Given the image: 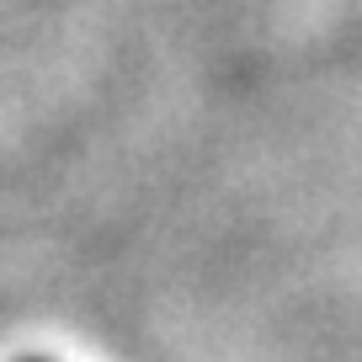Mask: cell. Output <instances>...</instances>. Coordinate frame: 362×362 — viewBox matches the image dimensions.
I'll list each match as a JSON object with an SVG mask.
<instances>
[{"mask_svg": "<svg viewBox=\"0 0 362 362\" xmlns=\"http://www.w3.org/2000/svg\"><path fill=\"white\" fill-rule=\"evenodd\" d=\"M27 362H43V357H27Z\"/></svg>", "mask_w": 362, "mask_h": 362, "instance_id": "cell-1", "label": "cell"}]
</instances>
